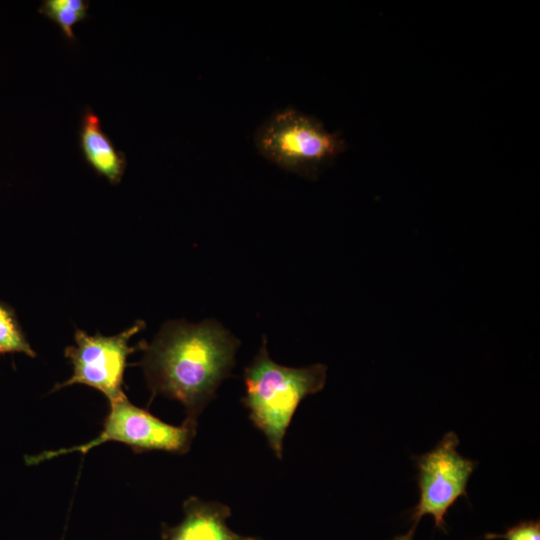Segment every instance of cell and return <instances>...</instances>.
I'll list each match as a JSON object with an SVG mask.
<instances>
[{"label":"cell","mask_w":540,"mask_h":540,"mask_svg":"<svg viewBox=\"0 0 540 540\" xmlns=\"http://www.w3.org/2000/svg\"><path fill=\"white\" fill-rule=\"evenodd\" d=\"M326 372L323 364L292 368L275 363L269 357L265 337L258 354L245 368L242 401L254 426L265 435L279 459L296 409L306 396L323 389Z\"/></svg>","instance_id":"obj_2"},{"label":"cell","mask_w":540,"mask_h":540,"mask_svg":"<svg viewBox=\"0 0 540 540\" xmlns=\"http://www.w3.org/2000/svg\"><path fill=\"white\" fill-rule=\"evenodd\" d=\"M184 518L173 527L164 526L166 540H258L232 531L226 524L231 515L228 506L218 502H205L188 498L183 505Z\"/></svg>","instance_id":"obj_7"},{"label":"cell","mask_w":540,"mask_h":540,"mask_svg":"<svg viewBox=\"0 0 540 540\" xmlns=\"http://www.w3.org/2000/svg\"><path fill=\"white\" fill-rule=\"evenodd\" d=\"M79 144L86 162L98 175L113 185L121 181L126 168L125 155L116 149L103 131L99 117L90 108L81 118Z\"/></svg>","instance_id":"obj_8"},{"label":"cell","mask_w":540,"mask_h":540,"mask_svg":"<svg viewBox=\"0 0 540 540\" xmlns=\"http://www.w3.org/2000/svg\"><path fill=\"white\" fill-rule=\"evenodd\" d=\"M417 524L418 523H414L413 526L410 528V530L407 533H405L403 535H398L395 538H393L392 540H413Z\"/></svg>","instance_id":"obj_12"},{"label":"cell","mask_w":540,"mask_h":540,"mask_svg":"<svg viewBox=\"0 0 540 540\" xmlns=\"http://www.w3.org/2000/svg\"><path fill=\"white\" fill-rule=\"evenodd\" d=\"M196 425L197 423L187 419L181 426L170 425L147 410L135 406L124 396L110 403V410L99 436L82 445L44 451L26 457V463L38 464L72 452L85 454L92 448L110 441L126 444L135 452L161 450L184 453L189 449L195 436Z\"/></svg>","instance_id":"obj_4"},{"label":"cell","mask_w":540,"mask_h":540,"mask_svg":"<svg viewBox=\"0 0 540 540\" xmlns=\"http://www.w3.org/2000/svg\"><path fill=\"white\" fill-rule=\"evenodd\" d=\"M259 153L284 170L312 176L337 157L344 140L312 116L294 108L277 111L257 129Z\"/></svg>","instance_id":"obj_3"},{"label":"cell","mask_w":540,"mask_h":540,"mask_svg":"<svg viewBox=\"0 0 540 540\" xmlns=\"http://www.w3.org/2000/svg\"><path fill=\"white\" fill-rule=\"evenodd\" d=\"M484 539L540 540V521L526 520L511 526L503 534L487 533Z\"/></svg>","instance_id":"obj_11"},{"label":"cell","mask_w":540,"mask_h":540,"mask_svg":"<svg viewBox=\"0 0 540 540\" xmlns=\"http://www.w3.org/2000/svg\"><path fill=\"white\" fill-rule=\"evenodd\" d=\"M238 346L239 341L216 321H169L150 345L144 343L141 366L153 396L163 394L179 401L186 419L197 423L230 374Z\"/></svg>","instance_id":"obj_1"},{"label":"cell","mask_w":540,"mask_h":540,"mask_svg":"<svg viewBox=\"0 0 540 540\" xmlns=\"http://www.w3.org/2000/svg\"><path fill=\"white\" fill-rule=\"evenodd\" d=\"M458 445L457 434L449 431L431 451L414 457L420 490L418 504L410 515L414 523L430 515L435 527L446 533L448 510L458 498H467V484L478 463L460 455Z\"/></svg>","instance_id":"obj_5"},{"label":"cell","mask_w":540,"mask_h":540,"mask_svg":"<svg viewBox=\"0 0 540 540\" xmlns=\"http://www.w3.org/2000/svg\"><path fill=\"white\" fill-rule=\"evenodd\" d=\"M89 2L84 0H45L39 12L56 23L65 37L74 40L73 27L86 19Z\"/></svg>","instance_id":"obj_9"},{"label":"cell","mask_w":540,"mask_h":540,"mask_svg":"<svg viewBox=\"0 0 540 540\" xmlns=\"http://www.w3.org/2000/svg\"><path fill=\"white\" fill-rule=\"evenodd\" d=\"M23 353L36 357L12 308L0 302V355Z\"/></svg>","instance_id":"obj_10"},{"label":"cell","mask_w":540,"mask_h":540,"mask_svg":"<svg viewBox=\"0 0 540 540\" xmlns=\"http://www.w3.org/2000/svg\"><path fill=\"white\" fill-rule=\"evenodd\" d=\"M144 327L145 323L138 320L114 336L100 333L89 335L77 329L74 334L75 345L65 348V357L73 366L72 376L57 384L53 390L83 384L103 393L109 403L126 396L122 386L127 358L140 346H130L129 340Z\"/></svg>","instance_id":"obj_6"}]
</instances>
